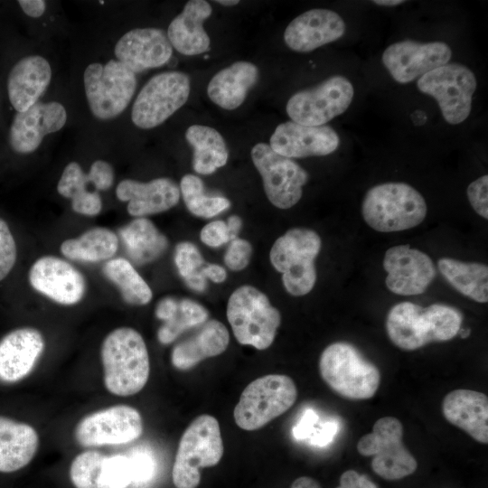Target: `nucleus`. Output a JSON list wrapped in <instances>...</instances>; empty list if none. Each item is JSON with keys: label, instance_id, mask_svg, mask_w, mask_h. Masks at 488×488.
I'll return each mask as SVG.
<instances>
[{"label": "nucleus", "instance_id": "f257e3e1", "mask_svg": "<svg viewBox=\"0 0 488 488\" xmlns=\"http://www.w3.org/2000/svg\"><path fill=\"white\" fill-rule=\"evenodd\" d=\"M461 312L448 305L422 307L411 302L392 306L386 318L389 340L405 351H415L431 343L452 340L460 331Z\"/></svg>", "mask_w": 488, "mask_h": 488}, {"label": "nucleus", "instance_id": "f03ea898", "mask_svg": "<svg viewBox=\"0 0 488 488\" xmlns=\"http://www.w3.org/2000/svg\"><path fill=\"white\" fill-rule=\"evenodd\" d=\"M104 385L121 397L138 393L145 386L150 372L148 351L142 335L130 327L110 332L101 345Z\"/></svg>", "mask_w": 488, "mask_h": 488}, {"label": "nucleus", "instance_id": "7ed1b4c3", "mask_svg": "<svg viewBox=\"0 0 488 488\" xmlns=\"http://www.w3.org/2000/svg\"><path fill=\"white\" fill-rule=\"evenodd\" d=\"M319 371L333 391L350 400L371 399L381 380L379 368L347 342L333 343L323 351Z\"/></svg>", "mask_w": 488, "mask_h": 488}, {"label": "nucleus", "instance_id": "20e7f679", "mask_svg": "<svg viewBox=\"0 0 488 488\" xmlns=\"http://www.w3.org/2000/svg\"><path fill=\"white\" fill-rule=\"evenodd\" d=\"M427 203L421 193L405 183H385L371 187L361 202L365 222L380 232L412 229L426 218Z\"/></svg>", "mask_w": 488, "mask_h": 488}, {"label": "nucleus", "instance_id": "39448f33", "mask_svg": "<svg viewBox=\"0 0 488 488\" xmlns=\"http://www.w3.org/2000/svg\"><path fill=\"white\" fill-rule=\"evenodd\" d=\"M223 455L220 424L216 418L197 417L181 436L172 478L176 488H196L201 481L200 468L216 465Z\"/></svg>", "mask_w": 488, "mask_h": 488}, {"label": "nucleus", "instance_id": "423d86ee", "mask_svg": "<svg viewBox=\"0 0 488 488\" xmlns=\"http://www.w3.org/2000/svg\"><path fill=\"white\" fill-rule=\"evenodd\" d=\"M322 241L313 230L293 228L273 244L269 259L276 270L282 274L286 290L292 296L308 294L316 281L314 260Z\"/></svg>", "mask_w": 488, "mask_h": 488}, {"label": "nucleus", "instance_id": "0eeeda50", "mask_svg": "<svg viewBox=\"0 0 488 488\" xmlns=\"http://www.w3.org/2000/svg\"><path fill=\"white\" fill-rule=\"evenodd\" d=\"M227 319L236 340L258 350L267 349L281 324L279 311L268 297L252 286H241L230 295Z\"/></svg>", "mask_w": 488, "mask_h": 488}, {"label": "nucleus", "instance_id": "6e6552de", "mask_svg": "<svg viewBox=\"0 0 488 488\" xmlns=\"http://www.w3.org/2000/svg\"><path fill=\"white\" fill-rule=\"evenodd\" d=\"M297 389L287 375L268 374L251 381L241 392L233 416L241 429L253 431L286 412L296 402Z\"/></svg>", "mask_w": 488, "mask_h": 488}, {"label": "nucleus", "instance_id": "1a4fd4ad", "mask_svg": "<svg viewBox=\"0 0 488 488\" xmlns=\"http://www.w3.org/2000/svg\"><path fill=\"white\" fill-rule=\"evenodd\" d=\"M83 85L91 113L108 120L120 115L130 103L136 89V76L117 60L105 64L93 62L84 70Z\"/></svg>", "mask_w": 488, "mask_h": 488}, {"label": "nucleus", "instance_id": "9d476101", "mask_svg": "<svg viewBox=\"0 0 488 488\" xmlns=\"http://www.w3.org/2000/svg\"><path fill=\"white\" fill-rule=\"evenodd\" d=\"M403 425L394 417H383L373 425L372 431L361 436L356 446L363 456H372L371 468L389 481L412 474L418 462L403 444Z\"/></svg>", "mask_w": 488, "mask_h": 488}, {"label": "nucleus", "instance_id": "9b49d317", "mask_svg": "<svg viewBox=\"0 0 488 488\" xmlns=\"http://www.w3.org/2000/svg\"><path fill=\"white\" fill-rule=\"evenodd\" d=\"M190 91L191 80L184 72L171 70L153 76L134 101L132 122L142 129L160 126L186 103Z\"/></svg>", "mask_w": 488, "mask_h": 488}, {"label": "nucleus", "instance_id": "f8f14e48", "mask_svg": "<svg viewBox=\"0 0 488 488\" xmlns=\"http://www.w3.org/2000/svg\"><path fill=\"white\" fill-rule=\"evenodd\" d=\"M420 92L433 97L446 122L465 121L472 109L477 87L474 72L460 63H446L421 76L417 82Z\"/></svg>", "mask_w": 488, "mask_h": 488}, {"label": "nucleus", "instance_id": "ddd939ff", "mask_svg": "<svg viewBox=\"0 0 488 488\" xmlns=\"http://www.w3.org/2000/svg\"><path fill=\"white\" fill-rule=\"evenodd\" d=\"M354 94L351 81L343 76L328 78L319 85L295 93L286 110L292 121L304 126H324L343 114Z\"/></svg>", "mask_w": 488, "mask_h": 488}, {"label": "nucleus", "instance_id": "4468645a", "mask_svg": "<svg viewBox=\"0 0 488 488\" xmlns=\"http://www.w3.org/2000/svg\"><path fill=\"white\" fill-rule=\"evenodd\" d=\"M251 159L262 177L265 193L279 209L296 205L303 194L308 174L291 158L276 153L269 145L260 142L251 148Z\"/></svg>", "mask_w": 488, "mask_h": 488}, {"label": "nucleus", "instance_id": "2eb2a0df", "mask_svg": "<svg viewBox=\"0 0 488 488\" xmlns=\"http://www.w3.org/2000/svg\"><path fill=\"white\" fill-rule=\"evenodd\" d=\"M143 433V419L137 409L116 405L89 414L76 425L74 436L84 447L122 445Z\"/></svg>", "mask_w": 488, "mask_h": 488}, {"label": "nucleus", "instance_id": "dca6fc26", "mask_svg": "<svg viewBox=\"0 0 488 488\" xmlns=\"http://www.w3.org/2000/svg\"><path fill=\"white\" fill-rule=\"evenodd\" d=\"M451 55L450 47L443 42L405 40L389 45L383 52L382 62L392 78L404 84L448 63Z\"/></svg>", "mask_w": 488, "mask_h": 488}, {"label": "nucleus", "instance_id": "f3484780", "mask_svg": "<svg viewBox=\"0 0 488 488\" xmlns=\"http://www.w3.org/2000/svg\"><path fill=\"white\" fill-rule=\"evenodd\" d=\"M383 268L388 289L399 296L424 293L436 275L431 258L409 245L389 248L384 254Z\"/></svg>", "mask_w": 488, "mask_h": 488}, {"label": "nucleus", "instance_id": "a211bd4d", "mask_svg": "<svg viewBox=\"0 0 488 488\" xmlns=\"http://www.w3.org/2000/svg\"><path fill=\"white\" fill-rule=\"evenodd\" d=\"M66 121L67 111L61 103L37 102L26 111L15 114L9 129V145L16 153H33L45 136L61 130Z\"/></svg>", "mask_w": 488, "mask_h": 488}, {"label": "nucleus", "instance_id": "6ab92c4d", "mask_svg": "<svg viewBox=\"0 0 488 488\" xmlns=\"http://www.w3.org/2000/svg\"><path fill=\"white\" fill-rule=\"evenodd\" d=\"M29 281L36 291L65 305L79 303L86 290L83 275L66 260L53 256L42 257L33 264Z\"/></svg>", "mask_w": 488, "mask_h": 488}, {"label": "nucleus", "instance_id": "aec40b11", "mask_svg": "<svg viewBox=\"0 0 488 488\" xmlns=\"http://www.w3.org/2000/svg\"><path fill=\"white\" fill-rule=\"evenodd\" d=\"M114 53L117 61L136 74L167 63L173 46L166 32L160 28H135L118 39Z\"/></svg>", "mask_w": 488, "mask_h": 488}, {"label": "nucleus", "instance_id": "412c9836", "mask_svg": "<svg viewBox=\"0 0 488 488\" xmlns=\"http://www.w3.org/2000/svg\"><path fill=\"white\" fill-rule=\"evenodd\" d=\"M339 144V136L330 126H304L294 121L279 124L269 139L276 153L291 159L326 155Z\"/></svg>", "mask_w": 488, "mask_h": 488}, {"label": "nucleus", "instance_id": "4be33fe9", "mask_svg": "<svg viewBox=\"0 0 488 488\" xmlns=\"http://www.w3.org/2000/svg\"><path fill=\"white\" fill-rule=\"evenodd\" d=\"M70 478L76 488H127L132 483L130 461L125 455L85 451L71 462Z\"/></svg>", "mask_w": 488, "mask_h": 488}, {"label": "nucleus", "instance_id": "5701e85b", "mask_svg": "<svg viewBox=\"0 0 488 488\" xmlns=\"http://www.w3.org/2000/svg\"><path fill=\"white\" fill-rule=\"evenodd\" d=\"M345 23L334 11L311 9L294 20L284 32L287 47L298 52H309L341 38Z\"/></svg>", "mask_w": 488, "mask_h": 488}, {"label": "nucleus", "instance_id": "b1692460", "mask_svg": "<svg viewBox=\"0 0 488 488\" xmlns=\"http://www.w3.org/2000/svg\"><path fill=\"white\" fill-rule=\"evenodd\" d=\"M41 332L32 327L15 329L0 340V381L17 382L30 374L44 350Z\"/></svg>", "mask_w": 488, "mask_h": 488}, {"label": "nucleus", "instance_id": "393cba45", "mask_svg": "<svg viewBox=\"0 0 488 488\" xmlns=\"http://www.w3.org/2000/svg\"><path fill=\"white\" fill-rule=\"evenodd\" d=\"M116 195L121 202H127L130 215L140 218L173 208L179 202L181 192L174 181L161 177L146 183L122 180L117 186Z\"/></svg>", "mask_w": 488, "mask_h": 488}, {"label": "nucleus", "instance_id": "a878e982", "mask_svg": "<svg viewBox=\"0 0 488 488\" xmlns=\"http://www.w3.org/2000/svg\"><path fill=\"white\" fill-rule=\"evenodd\" d=\"M52 67L41 55H28L19 60L7 78V93L16 112H23L39 102L52 80Z\"/></svg>", "mask_w": 488, "mask_h": 488}, {"label": "nucleus", "instance_id": "bb28decb", "mask_svg": "<svg viewBox=\"0 0 488 488\" xmlns=\"http://www.w3.org/2000/svg\"><path fill=\"white\" fill-rule=\"evenodd\" d=\"M445 418L475 441L488 443V398L480 391L457 389L442 401Z\"/></svg>", "mask_w": 488, "mask_h": 488}, {"label": "nucleus", "instance_id": "cd10ccee", "mask_svg": "<svg viewBox=\"0 0 488 488\" xmlns=\"http://www.w3.org/2000/svg\"><path fill=\"white\" fill-rule=\"evenodd\" d=\"M211 13L212 8L207 1H188L183 11L172 20L166 31L173 49L187 56L208 52L211 41L203 28V23Z\"/></svg>", "mask_w": 488, "mask_h": 488}, {"label": "nucleus", "instance_id": "c85d7f7f", "mask_svg": "<svg viewBox=\"0 0 488 488\" xmlns=\"http://www.w3.org/2000/svg\"><path fill=\"white\" fill-rule=\"evenodd\" d=\"M230 343L227 327L218 320H207L190 337L172 351V364L180 371L190 370L202 361L224 352Z\"/></svg>", "mask_w": 488, "mask_h": 488}, {"label": "nucleus", "instance_id": "c756f323", "mask_svg": "<svg viewBox=\"0 0 488 488\" xmlns=\"http://www.w3.org/2000/svg\"><path fill=\"white\" fill-rule=\"evenodd\" d=\"M259 77L258 68L239 61L218 71L207 86L209 99L220 108L233 110L246 99Z\"/></svg>", "mask_w": 488, "mask_h": 488}, {"label": "nucleus", "instance_id": "7c9ffc66", "mask_svg": "<svg viewBox=\"0 0 488 488\" xmlns=\"http://www.w3.org/2000/svg\"><path fill=\"white\" fill-rule=\"evenodd\" d=\"M38 446L39 436L31 425L0 416V472L12 473L24 467Z\"/></svg>", "mask_w": 488, "mask_h": 488}, {"label": "nucleus", "instance_id": "2f4dec72", "mask_svg": "<svg viewBox=\"0 0 488 488\" xmlns=\"http://www.w3.org/2000/svg\"><path fill=\"white\" fill-rule=\"evenodd\" d=\"M155 315L164 321L157 332L158 341L162 344H169L183 332L205 323L209 313L193 300L168 296L158 302Z\"/></svg>", "mask_w": 488, "mask_h": 488}, {"label": "nucleus", "instance_id": "473e14b6", "mask_svg": "<svg viewBox=\"0 0 488 488\" xmlns=\"http://www.w3.org/2000/svg\"><path fill=\"white\" fill-rule=\"evenodd\" d=\"M185 139L193 148L192 167L198 174L207 175L226 164L229 151L222 136L213 127L192 125Z\"/></svg>", "mask_w": 488, "mask_h": 488}, {"label": "nucleus", "instance_id": "72a5a7b5", "mask_svg": "<svg viewBox=\"0 0 488 488\" xmlns=\"http://www.w3.org/2000/svg\"><path fill=\"white\" fill-rule=\"evenodd\" d=\"M437 267L441 275L459 293L478 303L488 301V267L485 264L442 258Z\"/></svg>", "mask_w": 488, "mask_h": 488}, {"label": "nucleus", "instance_id": "f704fd0d", "mask_svg": "<svg viewBox=\"0 0 488 488\" xmlns=\"http://www.w3.org/2000/svg\"><path fill=\"white\" fill-rule=\"evenodd\" d=\"M120 238L131 259L136 264L151 262L166 249L168 241L155 224L140 217L119 230Z\"/></svg>", "mask_w": 488, "mask_h": 488}, {"label": "nucleus", "instance_id": "c9c22d12", "mask_svg": "<svg viewBox=\"0 0 488 488\" xmlns=\"http://www.w3.org/2000/svg\"><path fill=\"white\" fill-rule=\"evenodd\" d=\"M118 248L117 235L107 228H92L80 237L70 239L61 245L66 258L84 262H98L112 258Z\"/></svg>", "mask_w": 488, "mask_h": 488}, {"label": "nucleus", "instance_id": "e433bc0d", "mask_svg": "<svg viewBox=\"0 0 488 488\" xmlns=\"http://www.w3.org/2000/svg\"><path fill=\"white\" fill-rule=\"evenodd\" d=\"M103 273L117 286L127 304L144 305L151 301L153 293L150 286L126 258L109 259L103 266Z\"/></svg>", "mask_w": 488, "mask_h": 488}, {"label": "nucleus", "instance_id": "4c0bfd02", "mask_svg": "<svg viewBox=\"0 0 488 488\" xmlns=\"http://www.w3.org/2000/svg\"><path fill=\"white\" fill-rule=\"evenodd\" d=\"M179 188L187 209L195 216L211 218L230 205L225 197L205 195L203 182L196 175L183 176Z\"/></svg>", "mask_w": 488, "mask_h": 488}, {"label": "nucleus", "instance_id": "58836bf2", "mask_svg": "<svg viewBox=\"0 0 488 488\" xmlns=\"http://www.w3.org/2000/svg\"><path fill=\"white\" fill-rule=\"evenodd\" d=\"M175 266L187 286L198 292H203L207 281L202 274L204 259L195 245L183 241L176 245L174 251Z\"/></svg>", "mask_w": 488, "mask_h": 488}, {"label": "nucleus", "instance_id": "ea45409f", "mask_svg": "<svg viewBox=\"0 0 488 488\" xmlns=\"http://www.w3.org/2000/svg\"><path fill=\"white\" fill-rule=\"evenodd\" d=\"M89 183H91L89 174L82 171L77 162H70L61 174L57 191L61 196L72 200L88 192Z\"/></svg>", "mask_w": 488, "mask_h": 488}, {"label": "nucleus", "instance_id": "a19ab883", "mask_svg": "<svg viewBox=\"0 0 488 488\" xmlns=\"http://www.w3.org/2000/svg\"><path fill=\"white\" fill-rule=\"evenodd\" d=\"M15 260V241L8 225L0 218V281L9 274Z\"/></svg>", "mask_w": 488, "mask_h": 488}, {"label": "nucleus", "instance_id": "79ce46f5", "mask_svg": "<svg viewBox=\"0 0 488 488\" xmlns=\"http://www.w3.org/2000/svg\"><path fill=\"white\" fill-rule=\"evenodd\" d=\"M251 254L250 243L246 239L237 238L230 241L224 255V262L230 269L239 271L249 265Z\"/></svg>", "mask_w": 488, "mask_h": 488}, {"label": "nucleus", "instance_id": "37998d69", "mask_svg": "<svg viewBox=\"0 0 488 488\" xmlns=\"http://www.w3.org/2000/svg\"><path fill=\"white\" fill-rule=\"evenodd\" d=\"M468 201L474 211L488 219V176L487 174L472 182L467 187Z\"/></svg>", "mask_w": 488, "mask_h": 488}, {"label": "nucleus", "instance_id": "c03bdc74", "mask_svg": "<svg viewBox=\"0 0 488 488\" xmlns=\"http://www.w3.org/2000/svg\"><path fill=\"white\" fill-rule=\"evenodd\" d=\"M128 458L132 470V483H145L153 477L155 463L150 455L145 452H137Z\"/></svg>", "mask_w": 488, "mask_h": 488}, {"label": "nucleus", "instance_id": "a18cd8bd", "mask_svg": "<svg viewBox=\"0 0 488 488\" xmlns=\"http://www.w3.org/2000/svg\"><path fill=\"white\" fill-rule=\"evenodd\" d=\"M201 240L207 246L216 248L230 241L227 223L214 221L206 224L200 233Z\"/></svg>", "mask_w": 488, "mask_h": 488}, {"label": "nucleus", "instance_id": "49530a36", "mask_svg": "<svg viewBox=\"0 0 488 488\" xmlns=\"http://www.w3.org/2000/svg\"><path fill=\"white\" fill-rule=\"evenodd\" d=\"M90 183L97 190L106 191L114 182V170L109 163L104 160L93 162L88 173Z\"/></svg>", "mask_w": 488, "mask_h": 488}, {"label": "nucleus", "instance_id": "de8ad7c7", "mask_svg": "<svg viewBox=\"0 0 488 488\" xmlns=\"http://www.w3.org/2000/svg\"><path fill=\"white\" fill-rule=\"evenodd\" d=\"M72 210L86 216H95L102 209V201L97 192L88 191L71 200Z\"/></svg>", "mask_w": 488, "mask_h": 488}, {"label": "nucleus", "instance_id": "09e8293b", "mask_svg": "<svg viewBox=\"0 0 488 488\" xmlns=\"http://www.w3.org/2000/svg\"><path fill=\"white\" fill-rule=\"evenodd\" d=\"M319 426L317 415L308 409L294 427L293 435L296 439L311 438L317 432Z\"/></svg>", "mask_w": 488, "mask_h": 488}, {"label": "nucleus", "instance_id": "8fccbe9b", "mask_svg": "<svg viewBox=\"0 0 488 488\" xmlns=\"http://www.w3.org/2000/svg\"><path fill=\"white\" fill-rule=\"evenodd\" d=\"M336 488H378L365 474H360L354 470L343 472L340 477V484Z\"/></svg>", "mask_w": 488, "mask_h": 488}, {"label": "nucleus", "instance_id": "3c124183", "mask_svg": "<svg viewBox=\"0 0 488 488\" xmlns=\"http://www.w3.org/2000/svg\"><path fill=\"white\" fill-rule=\"evenodd\" d=\"M337 431V426L333 422H327L319 426L317 432L310 438L311 443L316 446H325Z\"/></svg>", "mask_w": 488, "mask_h": 488}, {"label": "nucleus", "instance_id": "603ef678", "mask_svg": "<svg viewBox=\"0 0 488 488\" xmlns=\"http://www.w3.org/2000/svg\"><path fill=\"white\" fill-rule=\"evenodd\" d=\"M18 4L23 12L33 18L41 17L46 10V2L44 0H19Z\"/></svg>", "mask_w": 488, "mask_h": 488}, {"label": "nucleus", "instance_id": "864d4df0", "mask_svg": "<svg viewBox=\"0 0 488 488\" xmlns=\"http://www.w3.org/2000/svg\"><path fill=\"white\" fill-rule=\"evenodd\" d=\"M202 274L206 279H210L214 283H221L227 277L226 270L216 264H205L202 267Z\"/></svg>", "mask_w": 488, "mask_h": 488}, {"label": "nucleus", "instance_id": "5fc2aeb1", "mask_svg": "<svg viewBox=\"0 0 488 488\" xmlns=\"http://www.w3.org/2000/svg\"><path fill=\"white\" fill-rule=\"evenodd\" d=\"M242 221L237 215H232L228 219L227 227L230 234V241L237 239V236L241 229Z\"/></svg>", "mask_w": 488, "mask_h": 488}, {"label": "nucleus", "instance_id": "6e6d98bb", "mask_svg": "<svg viewBox=\"0 0 488 488\" xmlns=\"http://www.w3.org/2000/svg\"><path fill=\"white\" fill-rule=\"evenodd\" d=\"M290 488H321L319 483L308 476H301L296 479Z\"/></svg>", "mask_w": 488, "mask_h": 488}, {"label": "nucleus", "instance_id": "4d7b16f0", "mask_svg": "<svg viewBox=\"0 0 488 488\" xmlns=\"http://www.w3.org/2000/svg\"><path fill=\"white\" fill-rule=\"evenodd\" d=\"M372 3L379 5L394 6L399 4H403L404 1L403 0H376V1H372Z\"/></svg>", "mask_w": 488, "mask_h": 488}, {"label": "nucleus", "instance_id": "13d9d810", "mask_svg": "<svg viewBox=\"0 0 488 488\" xmlns=\"http://www.w3.org/2000/svg\"><path fill=\"white\" fill-rule=\"evenodd\" d=\"M216 3L224 5V6H232L239 3L238 0H218Z\"/></svg>", "mask_w": 488, "mask_h": 488}]
</instances>
